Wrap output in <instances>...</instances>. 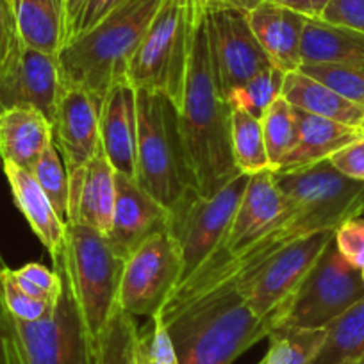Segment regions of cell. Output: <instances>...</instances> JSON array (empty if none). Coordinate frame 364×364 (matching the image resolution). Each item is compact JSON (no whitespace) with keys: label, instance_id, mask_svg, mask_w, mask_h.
<instances>
[{"label":"cell","instance_id":"5bb4252c","mask_svg":"<svg viewBox=\"0 0 364 364\" xmlns=\"http://www.w3.org/2000/svg\"><path fill=\"white\" fill-rule=\"evenodd\" d=\"M99 104L86 91L61 86L52 118V139L68 177L82 170L100 146Z\"/></svg>","mask_w":364,"mask_h":364},{"label":"cell","instance_id":"f6af8a7d","mask_svg":"<svg viewBox=\"0 0 364 364\" xmlns=\"http://www.w3.org/2000/svg\"><path fill=\"white\" fill-rule=\"evenodd\" d=\"M275 4L286 6L289 9H295V11L302 13V15L313 16V8H311L309 0H272Z\"/></svg>","mask_w":364,"mask_h":364},{"label":"cell","instance_id":"d6986e66","mask_svg":"<svg viewBox=\"0 0 364 364\" xmlns=\"http://www.w3.org/2000/svg\"><path fill=\"white\" fill-rule=\"evenodd\" d=\"M247 18L273 68L289 73L302 66V36L309 16L264 0Z\"/></svg>","mask_w":364,"mask_h":364},{"label":"cell","instance_id":"603a6c76","mask_svg":"<svg viewBox=\"0 0 364 364\" xmlns=\"http://www.w3.org/2000/svg\"><path fill=\"white\" fill-rule=\"evenodd\" d=\"M302 65L364 68V34L309 16L302 36Z\"/></svg>","mask_w":364,"mask_h":364},{"label":"cell","instance_id":"44dd1931","mask_svg":"<svg viewBox=\"0 0 364 364\" xmlns=\"http://www.w3.org/2000/svg\"><path fill=\"white\" fill-rule=\"evenodd\" d=\"M54 143L52 124L34 107H9L0 113V159L33 171Z\"/></svg>","mask_w":364,"mask_h":364},{"label":"cell","instance_id":"836d02e7","mask_svg":"<svg viewBox=\"0 0 364 364\" xmlns=\"http://www.w3.org/2000/svg\"><path fill=\"white\" fill-rule=\"evenodd\" d=\"M138 357L139 364H178L171 336L159 314L149 318V323L138 331Z\"/></svg>","mask_w":364,"mask_h":364},{"label":"cell","instance_id":"e0dca14e","mask_svg":"<svg viewBox=\"0 0 364 364\" xmlns=\"http://www.w3.org/2000/svg\"><path fill=\"white\" fill-rule=\"evenodd\" d=\"M293 205L295 202L289 200L277 186L273 170L250 175L225 241L215 254H230L252 243L279 218L291 211Z\"/></svg>","mask_w":364,"mask_h":364},{"label":"cell","instance_id":"ffe728a7","mask_svg":"<svg viewBox=\"0 0 364 364\" xmlns=\"http://www.w3.org/2000/svg\"><path fill=\"white\" fill-rule=\"evenodd\" d=\"M2 170L13 191V198L22 215L29 222L43 247L50 252L52 262L63 255L66 236V223L55 213L54 205L43 193L33 173L9 161H2Z\"/></svg>","mask_w":364,"mask_h":364},{"label":"cell","instance_id":"83f0119b","mask_svg":"<svg viewBox=\"0 0 364 364\" xmlns=\"http://www.w3.org/2000/svg\"><path fill=\"white\" fill-rule=\"evenodd\" d=\"M230 146H232L234 164L240 173L254 175L259 171L272 170L266 154L261 118L252 117L241 109L230 111Z\"/></svg>","mask_w":364,"mask_h":364},{"label":"cell","instance_id":"bcb514c9","mask_svg":"<svg viewBox=\"0 0 364 364\" xmlns=\"http://www.w3.org/2000/svg\"><path fill=\"white\" fill-rule=\"evenodd\" d=\"M261 2H264V0H237V9L248 13L250 9H254L255 6L261 4Z\"/></svg>","mask_w":364,"mask_h":364},{"label":"cell","instance_id":"2e32d148","mask_svg":"<svg viewBox=\"0 0 364 364\" xmlns=\"http://www.w3.org/2000/svg\"><path fill=\"white\" fill-rule=\"evenodd\" d=\"M117 202V171L102 146L80 171L68 177V218L107 236Z\"/></svg>","mask_w":364,"mask_h":364},{"label":"cell","instance_id":"f1b7e54d","mask_svg":"<svg viewBox=\"0 0 364 364\" xmlns=\"http://www.w3.org/2000/svg\"><path fill=\"white\" fill-rule=\"evenodd\" d=\"M138 325L118 307L91 348V364H139Z\"/></svg>","mask_w":364,"mask_h":364},{"label":"cell","instance_id":"816d5d0a","mask_svg":"<svg viewBox=\"0 0 364 364\" xmlns=\"http://www.w3.org/2000/svg\"><path fill=\"white\" fill-rule=\"evenodd\" d=\"M9 2H11V0H9Z\"/></svg>","mask_w":364,"mask_h":364},{"label":"cell","instance_id":"cb8c5ba5","mask_svg":"<svg viewBox=\"0 0 364 364\" xmlns=\"http://www.w3.org/2000/svg\"><path fill=\"white\" fill-rule=\"evenodd\" d=\"M282 99L295 109L328 118L339 124L360 127L364 125V107L350 102L320 80L306 75L300 70L286 73L282 84Z\"/></svg>","mask_w":364,"mask_h":364},{"label":"cell","instance_id":"f907efd6","mask_svg":"<svg viewBox=\"0 0 364 364\" xmlns=\"http://www.w3.org/2000/svg\"><path fill=\"white\" fill-rule=\"evenodd\" d=\"M363 216H364V213H363Z\"/></svg>","mask_w":364,"mask_h":364},{"label":"cell","instance_id":"52a82bcc","mask_svg":"<svg viewBox=\"0 0 364 364\" xmlns=\"http://www.w3.org/2000/svg\"><path fill=\"white\" fill-rule=\"evenodd\" d=\"M54 309L38 321H22L6 311V364H91V343L65 275Z\"/></svg>","mask_w":364,"mask_h":364},{"label":"cell","instance_id":"60d3db41","mask_svg":"<svg viewBox=\"0 0 364 364\" xmlns=\"http://www.w3.org/2000/svg\"><path fill=\"white\" fill-rule=\"evenodd\" d=\"M16 36L15 16L9 0H0V68L8 55L13 38Z\"/></svg>","mask_w":364,"mask_h":364},{"label":"cell","instance_id":"d590c367","mask_svg":"<svg viewBox=\"0 0 364 364\" xmlns=\"http://www.w3.org/2000/svg\"><path fill=\"white\" fill-rule=\"evenodd\" d=\"M339 254L355 268H364V216L348 220L334 230Z\"/></svg>","mask_w":364,"mask_h":364},{"label":"cell","instance_id":"f5cc1de1","mask_svg":"<svg viewBox=\"0 0 364 364\" xmlns=\"http://www.w3.org/2000/svg\"><path fill=\"white\" fill-rule=\"evenodd\" d=\"M259 364H261V363H259Z\"/></svg>","mask_w":364,"mask_h":364},{"label":"cell","instance_id":"ee69618b","mask_svg":"<svg viewBox=\"0 0 364 364\" xmlns=\"http://www.w3.org/2000/svg\"><path fill=\"white\" fill-rule=\"evenodd\" d=\"M6 268V262L0 255V272ZM4 318H6V307L2 302V288H0V364H6V355H4Z\"/></svg>","mask_w":364,"mask_h":364},{"label":"cell","instance_id":"ba28073f","mask_svg":"<svg viewBox=\"0 0 364 364\" xmlns=\"http://www.w3.org/2000/svg\"><path fill=\"white\" fill-rule=\"evenodd\" d=\"M248 177L250 175H237L211 197H204L197 190H191L178 202L177 208L170 211L168 232L177 241L181 252V284H184L216 250L222 248L241 197L247 190Z\"/></svg>","mask_w":364,"mask_h":364},{"label":"cell","instance_id":"b9f144b4","mask_svg":"<svg viewBox=\"0 0 364 364\" xmlns=\"http://www.w3.org/2000/svg\"><path fill=\"white\" fill-rule=\"evenodd\" d=\"M86 2L87 0H63V11H65V43L72 36Z\"/></svg>","mask_w":364,"mask_h":364},{"label":"cell","instance_id":"ac0fdd59","mask_svg":"<svg viewBox=\"0 0 364 364\" xmlns=\"http://www.w3.org/2000/svg\"><path fill=\"white\" fill-rule=\"evenodd\" d=\"M136 90L127 79L109 87L99 111L100 146L117 173L136 178V139L138 111Z\"/></svg>","mask_w":364,"mask_h":364},{"label":"cell","instance_id":"8d00e7d4","mask_svg":"<svg viewBox=\"0 0 364 364\" xmlns=\"http://www.w3.org/2000/svg\"><path fill=\"white\" fill-rule=\"evenodd\" d=\"M316 18L364 34V0H331Z\"/></svg>","mask_w":364,"mask_h":364},{"label":"cell","instance_id":"f35d334b","mask_svg":"<svg viewBox=\"0 0 364 364\" xmlns=\"http://www.w3.org/2000/svg\"><path fill=\"white\" fill-rule=\"evenodd\" d=\"M328 163L345 177L364 182V136L332 154Z\"/></svg>","mask_w":364,"mask_h":364},{"label":"cell","instance_id":"1f68e13d","mask_svg":"<svg viewBox=\"0 0 364 364\" xmlns=\"http://www.w3.org/2000/svg\"><path fill=\"white\" fill-rule=\"evenodd\" d=\"M31 173L36 178L43 193L47 195L50 204L54 205L59 218L66 223V218H68V173H66V168L54 143L45 150Z\"/></svg>","mask_w":364,"mask_h":364},{"label":"cell","instance_id":"7bdbcfd3","mask_svg":"<svg viewBox=\"0 0 364 364\" xmlns=\"http://www.w3.org/2000/svg\"><path fill=\"white\" fill-rule=\"evenodd\" d=\"M191 8L200 15H209L213 11H220V9H237V0H190Z\"/></svg>","mask_w":364,"mask_h":364},{"label":"cell","instance_id":"9a60e30c","mask_svg":"<svg viewBox=\"0 0 364 364\" xmlns=\"http://www.w3.org/2000/svg\"><path fill=\"white\" fill-rule=\"evenodd\" d=\"M171 213L139 186L136 178L117 173V202L107 241L127 259L131 252L154 234L170 229Z\"/></svg>","mask_w":364,"mask_h":364},{"label":"cell","instance_id":"9c48e42d","mask_svg":"<svg viewBox=\"0 0 364 364\" xmlns=\"http://www.w3.org/2000/svg\"><path fill=\"white\" fill-rule=\"evenodd\" d=\"M332 240L334 230H321L288 245L234 289L247 302L252 313L272 320L277 327L284 320L286 311L306 281L307 273Z\"/></svg>","mask_w":364,"mask_h":364},{"label":"cell","instance_id":"74e56055","mask_svg":"<svg viewBox=\"0 0 364 364\" xmlns=\"http://www.w3.org/2000/svg\"><path fill=\"white\" fill-rule=\"evenodd\" d=\"M15 272L16 275L31 282L50 302H58V299L61 296L63 277L55 269L47 268L40 262H27L22 268H16Z\"/></svg>","mask_w":364,"mask_h":364},{"label":"cell","instance_id":"c3c4849f","mask_svg":"<svg viewBox=\"0 0 364 364\" xmlns=\"http://www.w3.org/2000/svg\"><path fill=\"white\" fill-rule=\"evenodd\" d=\"M360 273H363V281H364V268H360Z\"/></svg>","mask_w":364,"mask_h":364},{"label":"cell","instance_id":"d4e9b609","mask_svg":"<svg viewBox=\"0 0 364 364\" xmlns=\"http://www.w3.org/2000/svg\"><path fill=\"white\" fill-rule=\"evenodd\" d=\"M16 34L45 54L58 55L65 43L63 0H11Z\"/></svg>","mask_w":364,"mask_h":364},{"label":"cell","instance_id":"5b68a950","mask_svg":"<svg viewBox=\"0 0 364 364\" xmlns=\"http://www.w3.org/2000/svg\"><path fill=\"white\" fill-rule=\"evenodd\" d=\"M125 257L113 250L99 230L79 223H66L63 255L54 261L68 282L86 327L91 348L114 311L118 309Z\"/></svg>","mask_w":364,"mask_h":364},{"label":"cell","instance_id":"3957f363","mask_svg":"<svg viewBox=\"0 0 364 364\" xmlns=\"http://www.w3.org/2000/svg\"><path fill=\"white\" fill-rule=\"evenodd\" d=\"M161 318L171 336L178 364H232L275 327L272 320L252 313L236 289L204 296Z\"/></svg>","mask_w":364,"mask_h":364},{"label":"cell","instance_id":"4fadbf2b","mask_svg":"<svg viewBox=\"0 0 364 364\" xmlns=\"http://www.w3.org/2000/svg\"><path fill=\"white\" fill-rule=\"evenodd\" d=\"M59 93L58 55L29 47L16 34L0 68V113L9 107H34L52 124Z\"/></svg>","mask_w":364,"mask_h":364},{"label":"cell","instance_id":"e575fe53","mask_svg":"<svg viewBox=\"0 0 364 364\" xmlns=\"http://www.w3.org/2000/svg\"><path fill=\"white\" fill-rule=\"evenodd\" d=\"M0 288H2V302L6 311L11 316L22 321H38L47 316L58 302H47V300L34 299L27 295L13 277V269L6 266L0 272ZM59 300V299H58Z\"/></svg>","mask_w":364,"mask_h":364},{"label":"cell","instance_id":"6da1fadb","mask_svg":"<svg viewBox=\"0 0 364 364\" xmlns=\"http://www.w3.org/2000/svg\"><path fill=\"white\" fill-rule=\"evenodd\" d=\"M205 16L195 22L186 86L177 113L193 188L211 197L241 173L230 146L232 109L216 84Z\"/></svg>","mask_w":364,"mask_h":364},{"label":"cell","instance_id":"8992f818","mask_svg":"<svg viewBox=\"0 0 364 364\" xmlns=\"http://www.w3.org/2000/svg\"><path fill=\"white\" fill-rule=\"evenodd\" d=\"M198 16L190 0H163L127 68V80L136 90L163 93L178 107Z\"/></svg>","mask_w":364,"mask_h":364},{"label":"cell","instance_id":"f546056e","mask_svg":"<svg viewBox=\"0 0 364 364\" xmlns=\"http://www.w3.org/2000/svg\"><path fill=\"white\" fill-rule=\"evenodd\" d=\"M261 125L266 154H268L272 170H275L299 141L296 109L281 95L264 111L261 117Z\"/></svg>","mask_w":364,"mask_h":364},{"label":"cell","instance_id":"7dc6e473","mask_svg":"<svg viewBox=\"0 0 364 364\" xmlns=\"http://www.w3.org/2000/svg\"><path fill=\"white\" fill-rule=\"evenodd\" d=\"M309 2L311 8H313V16H318L325 8H327V4L331 0H309Z\"/></svg>","mask_w":364,"mask_h":364},{"label":"cell","instance_id":"681fc988","mask_svg":"<svg viewBox=\"0 0 364 364\" xmlns=\"http://www.w3.org/2000/svg\"><path fill=\"white\" fill-rule=\"evenodd\" d=\"M363 131H364V125H363Z\"/></svg>","mask_w":364,"mask_h":364},{"label":"cell","instance_id":"484cf974","mask_svg":"<svg viewBox=\"0 0 364 364\" xmlns=\"http://www.w3.org/2000/svg\"><path fill=\"white\" fill-rule=\"evenodd\" d=\"M325 328V341L311 364H364V299Z\"/></svg>","mask_w":364,"mask_h":364},{"label":"cell","instance_id":"7402d4cb","mask_svg":"<svg viewBox=\"0 0 364 364\" xmlns=\"http://www.w3.org/2000/svg\"><path fill=\"white\" fill-rule=\"evenodd\" d=\"M296 117H299V141L273 171H291L313 166L321 161H327L332 154L364 136L360 127L339 124L306 111L296 109Z\"/></svg>","mask_w":364,"mask_h":364},{"label":"cell","instance_id":"30bf717a","mask_svg":"<svg viewBox=\"0 0 364 364\" xmlns=\"http://www.w3.org/2000/svg\"><path fill=\"white\" fill-rule=\"evenodd\" d=\"M363 299V273L339 254L332 240L293 296L282 323L325 328Z\"/></svg>","mask_w":364,"mask_h":364},{"label":"cell","instance_id":"d6a6232c","mask_svg":"<svg viewBox=\"0 0 364 364\" xmlns=\"http://www.w3.org/2000/svg\"><path fill=\"white\" fill-rule=\"evenodd\" d=\"M299 70L323 82L350 102L364 107V68L339 65H302Z\"/></svg>","mask_w":364,"mask_h":364},{"label":"cell","instance_id":"7a4b0ae2","mask_svg":"<svg viewBox=\"0 0 364 364\" xmlns=\"http://www.w3.org/2000/svg\"><path fill=\"white\" fill-rule=\"evenodd\" d=\"M163 0H125L95 27L66 41L58 52L61 86L80 87L102 104L127 68Z\"/></svg>","mask_w":364,"mask_h":364},{"label":"cell","instance_id":"4dcf8cb0","mask_svg":"<svg viewBox=\"0 0 364 364\" xmlns=\"http://www.w3.org/2000/svg\"><path fill=\"white\" fill-rule=\"evenodd\" d=\"M284 77L286 73H282L281 70L268 66L247 80L243 86L234 90L227 97V102L232 109L247 111L252 117L261 118L264 111L282 95Z\"/></svg>","mask_w":364,"mask_h":364},{"label":"cell","instance_id":"ab89813d","mask_svg":"<svg viewBox=\"0 0 364 364\" xmlns=\"http://www.w3.org/2000/svg\"><path fill=\"white\" fill-rule=\"evenodd\" d=\"M122 2H125V0H87L82 13H80L79 22H77L75 29H73L72 36H70V40L79 36V34L86 33L91 27H95L100 20L106 18V16L109 15L113 9H117Z\"/></svg>","mask_w":364,"mask_h":364},{"label":"cell","instance_id":"8fae6325","mask_svg":"<svg viewBox=\"0 0 364 364\" xmlns=\"http://www.w3.org/2000/svg\"><path fill=\"white\" fill-rule=\"evenodd\" d=\"M182 259L168 230L154 234L125 259L118 307L131 316L152 318L181 284Z\"/></svg>","mask_w":364,"mask_h":364},{"label":"cell","instance_id":"277c9868","mask_svg":"<svg viewBox=\"0 0 364 364\" xmlns=\"http://www.w3.org/2000/svg\"><path fill=\"white\" fill-rule=\"evenodd\" d=\"M136 182L168 211L193 188L178 131L177 106L163 93L138 90Z\"/></svg>","mask_w":364,"mask_h":364},{"label":"cell","instance_id":"7c38bea8","mask_svg":"<svg viewBox=\"0 0 364 364\" xmlns=\"http://www.w3.org/2000/svg\"><path fill=\"white\" fill-rule=\"evenodd\" d=\"M205 23L216 84L227 100L234 90L272 65L245 11L234 8L213 11L205 16Z\"/></svg>","mask_w":364,"mask_h":364},{"label":"cell","instance_id":"4316f807","mask_svg":"<svg viewBox=\"0 0 364 364\" xmlns=\"http://www.w3.org/2000/svg\"><path fill=\"white\" fill-rule=\"evenodd\" d=\"M327 328L279 323L268 334L269 348L261 364H311L320 352Z\"/></svg>","mask_w":364,"mask_h":364}]
</instances>
